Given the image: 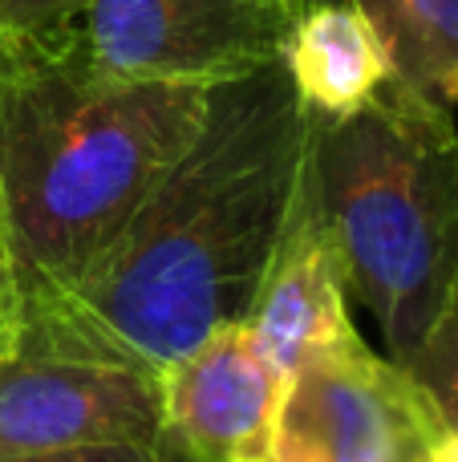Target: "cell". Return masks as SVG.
Returning <instances> with one entry per match:
<instances>
[{
  "label": "cell",
  "mask_w": 458,
  "mask_h": 462,
  "mask_svg": "<svg viewBox=\"0 0 458 462\" xmlns=\"http://www.w3.org/2000/svg\"><path fill=\"white\" fill-rule=\"evenodd\" d=\"M284 385L248 320L224 325L159 374L162 447L179 462H264Z\"/></svg>",
  "instance_id": "obj_7"
},
{
  "label": "cell",
  "mask_w": 458,
  "mask_h": 462,
  "mask_svg": "<svg viewBox=\"0 0 458 462\" xmlns=\"http://www.w3.org/2000/svg\"><path fill=\"white\" fill-rule=\"evenodd\" d=\"M5 462H179V458L159 447H89V450H61V455L5 458Z\"/></svg>",
  "instance_id": "obj_14"
},
{
  "label": "cell",
  "mask_w": 458,
  "mask_h": 462,
  "mask_svg": "<svg viewBox=\"0 0 458 462\" xmlns=\"http://www.w3.org/2000/svg\"><path fill=\"white\" fill-rule=\"evenodd\" d=\"M406 369L430 398L443 430L458 439V296L435 325V333L422 341V349L406 361Z\"/></svg>",
  "instance_id": "obj_11"
},
{
  "label": "cell",
  "mask_w": 458,
  "mask_h": 462,
  "mask_svg": "<svg viewBox=\"0 0 458 462\" xmlns=\"http://www.w3.org/2000/svg\"><path fill=\"white\" fill-rule=\"evenodd\" d=\"M89 447H162L159 377L13 349L0 357V462Z\"/></svg>",
  "instance_id": "obj_6"
},
{
  "label": "cell",
  "mask_w": 458,
  "mask_h": 462,
  "mask_svg": "<svg viewBox=\"0 0 458 462\" xmlns=\"http://www.w3.org/2000/svg\"><path fill=\"white\" fill-rule=\"evenodd\" d=\"M248 328L284 377L325 345H337L341 337L353 333L345 268H341L333 231L325 224L308 159L300 171L292 211L284 219L280 244L248 312Z\"/></svg>",
  "instance_id": "obj_8"
},
{
  "label": "cell",
  "mask_w": 458,
  "mask_h": 462,
  "mask_svg": "<svg viewBox=\"0 0 458 462\" xmlns=\"http://www.w3.org/2000/svg\"><path fill=\"white\" fill-rule=\"evenodd\" d=\"M16 341H21V280H16L13 239H8L5 211H0V357H8Z\"/></svg>",
  "instance_id": "obj_13"
},
{
  "label": "cell",
  "mask_w": 458,
  "mask_h": 462,
  "mask_svg": "<svg viewBox=\"0 0 458 462\" xmlns=\"http://www.w3.org/2000/svg\"><path fill=\"white\" fill-rule=\"evenodd\" d=\"M297 97L316 118H345L394 81V65L357 0H329L292 21L280 49Z\"/></svg>",
  "instance_id": "obj_9"
},
{
  "label": "cell",
  "mask_w": 458,
  "mask_h": 462,
  "mask_svg": "<svg viewBox=\"0 0 458 462\" xmlns=\"http://www.w3.org/2000/svg\"><path fill=\"white\" fill-rule=\"evenodd\" d=\"M443 434L410 369L353 328L289 374L264 462H426Z\"/></svg>",
  "instance_id": "obj_5"
},
{
  "label": "cell",
  "mask_w": 458,
  "mask_h": 462,
  "mask_svg": "<svg viewBox=\"0 0 458 462\" xmlns=\"http://www.w3.org/2000/svg\"><path fill=\"white\" fill-rule=\"evenodd\" d=\"M86 0H0V49H49Z\"/></svg>",
  "instance_id": "obj_12"
},
{
  "label": "cell",
  "mask_w": 458,
  "mask_h": 462,
  "mask_svg": "<svg viewBox=\"0 0 458 462\" xmlns=\"http://www.w3.org/2000/svg\"><path fill=\"white\" fill-rule=\"evenodd\" d=\"M313 114L284 65L211 89L199 138L61 292L21 312V353L159 377L248 320L308 159Z\"/></svg>",
  "instance_id": "obj_1"
},
{
  "label": "cell",
  "mask_w": 458,
  "mask_h": 462,
  "mask_svg": "<svg viewBox=\"0 0 458 462\" xmlns=\"http://www.w3.org/2000/svg\"><path fill=\"white\" fill-rule=\"evenodd\" d=\"M211 89L118 81L65 53L0 49V211L21 312L61 292L199 138Z\"/></svg>",
  "instance_id": "obj_2"
},
{
  "label": "cell",
  "mask_w": 458,
  "mask_h": 462,
  "mask_svg": "<svg viewBox=\"0 0 458 462\" xmlns=\"http://www.w3.org/2000/svg\"><path fill=\"white\" fill-rule=\"evenodd\" d=\"M394 65V81L458 106V0H357Z\"/></svg>",
  "instance_id": "obj_10"
},
{
  "label": "cell",
  "mask_w": 458,
  "mask_h": 462,
  "mask_svg": "<svg viewBox=\"0 0 458 462\" xmlns=\"http://www.w3.org/2000/svg\"><path fill=\"white\" fill-rule=\"evenodd\" d=\"M292 21L280 0H86L65 37L37 53L118 81L215 89L280 61Z\"/></svg>",
  "instance_id": "obj_4"
},
{
  "label": "cell",
  "mask_w": 458,
  "mask_h": 462,
  "mask_svg": "<svg viewBox=\"0 0 458 462\" xmlns=\"http://www.w3.org/2000/svg\"><path fill=\"white\" fill-rule=\"evenodd\" d=\"M308 175L349 296L406 365L458 296L454 110L389 81L345 118L313 114Z\"/></svg>",
  "instance_id": "obj_3"
},
{
  "label": "cell",
  "mask_w": 458,
  "mask_h": 462,
  "mask_svg": "<svg viewBox=\"0 0 458 462\" xmlns=\"http://www.w3.org/2000/svg\"><path fill=\"white\" fill-rule=\"evenodd\" d=\"M284 8H289L292 16H300V13H308V8H316V5H329V0H280Z\"/></svg>",
  "instance_id": "obj_16"
},
{
  "label": "cell",
  "mask_w": 458,
  "mask_h": 462,
  "mask_svg": "<svg viewBox=\"0 0 458 462\" xmlns=\"http://www.w3.org/2000/svg\"><path fill=\"white\" fill-rule=\"evenodd\" d=\"M426 462H458V439H454V434H443V439H438V447L430 450Z\"/></svg>",
  "instance_id": "obj_15"
}]
</instances>
